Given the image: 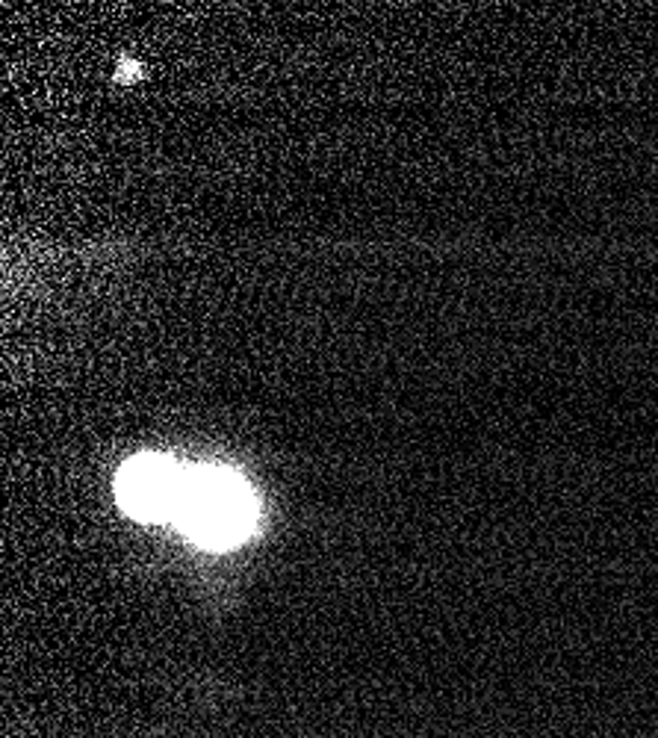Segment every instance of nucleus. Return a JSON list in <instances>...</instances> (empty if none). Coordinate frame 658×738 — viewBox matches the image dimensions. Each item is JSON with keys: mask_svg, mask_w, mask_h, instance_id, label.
<instances>
[{"mask_svg": "<svg viewBox=\"0 0 658 738\" xmlns=\"http://www.w3.org/2000/svg\"><path fill=\"white\" fill-rule=\"evenodd\" d=\"M171 523L202 546H236L257 526L254 491L234 469L186 467L184 491Z\"/></svg>", "mask_w": 658, "mask_h": 738, "instance_id": "1", "label": "nucleus"}, {"mask_svg": "<svg viewBox=\"0 0 658 738\" xmlns=\"http://www.w3.org/2000/svg\"><path fill=\"white\" fill-rule=\"evenodd\" d=\"M189 464H177L163 455H139L121 467L116 496L119 505L136 520L160 523L175 520L180 491Z\"/></svg>", "mask_w": 658, "mask_h": 738, "instance_id": "2", "label": "nucleus"}]
</instances>
